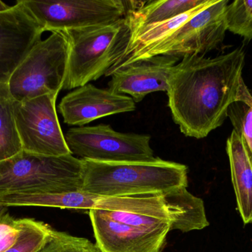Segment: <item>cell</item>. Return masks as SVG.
Wrapping results in <instances>:
<instances>
[{
  "label": "cell",
  "instance_id": "16",
  "mask_svg": "<svg viewBox=\"0 0 252 252\" xmlns=\"http://www.w3.org/2000/svg\"><path fill=\"white\" fill-rule=\"evenodd\" d=\"M207 0H158L143 2L139 8L127 13L133 31L158 22L170 20L192 10ZM133 34V33H132Z\"/></svg>",
  "mask_w": 252,
  "mask_h": 252
},
{
  "label": "cell",
  "instance_id": "24",
  "mask_svg": "<svg viewBox=\"0 0 252 252\" xmlns=\"http://www.w3.org/2000/svg\"><path fill=\"white\" fill-rule=\"evenodd\" d=\"M11 6H9L8 4H5L0 0V12L4 11V10H8L10 8Z\"/></svg>",
  "mask_w": 252,
  "mask_h": 252
},
{
  "label": "cell",
  "instance_id": "20",
  "mask_svg": "<svg viewBox=\"0 0 252 252\" xmlns=\"http://www.w3.org/2000/svg\"><path fill=\"white\" fill-rule=\"evenodd\" d=\"M52 230L44 222L22 218V230L17 241L4 252H38L48 241Z\"/></svg>",
  "mask_w": 252,
  "mask_h": 252
},
{
  "label": "cell",
  "instance_id": "25",
  "mask_svg": "<svg viewBox=\"0 0 252 252\" xmlns=\"http://www.w3.org/2000/svg\"><path fill=\"white\" fill-rule=\"evenodd\" d=\"M7 207H3V206L0 205V215L4 214V213H7Z\"/></svg>",
  "mask_w": 252,
  "mask_h": 252
},
{
  "label": "cell",
  "instance_id": "19",
  "mask_svg": "<svg viewBox=\"0 0 252 252\" xmlns=\"http://www.w3.org/2000/svg\"><path fill=\"white\" fill-rule=\"evenodd\" d=\"M228 118L234 130L244 140L252 158V95L244 79L240 84L236 101L228 109Z\"/></svg>",
  "mask_w": 252,
  "mask_h": 252
},
{
  "label": "cell",
  "instance_id": "4",
  "mask_svg": "<svg viewBox=\"0 0 252 252\" xmlns=\"http://www.w3.org/2000/svg\"><path fill=\"white\" fill-rule=\"evenodd\" d=\"M69 45L63 90H74L100 78L124 59L133 28L128 15L112 25L62 31Z\"/></svg>",
  "mask_w": 252,
  "mask_h": 252
},
{
  "label": "cell",
  "instance_id": "8",
  "mask_svg": "<svg viewBox=\"0 0 252 252\" xmlns=\"http://www.w3.org/2000/svg\"><path fill=\"white\" fill-rule=\"evenodd\" d=\"M69 45L64 34L51 33L37 42L10 76L7 85L16 102L63 90Z\"/></svg>",
  "mask_w": 252,
  "mask_h": 252
},
{
  "label": "cell",
  "instance_id": "18",
  "mask_svg": "<svg viewBox=\"0 0 252 252\" xmlns=\"http://www.w3.org/2000/svg\"><path fill=\"white\" fill-rule=\"evenodd\" d=\"M15 104L7 83L0 84V162L22 152L15 121Z\"/></svg>",
  "mask_w": 252,
  "mask_h": 252
},
{
  "label": "cell",
  "instance_id": "11",
  "mask_svg": "<svg viewBox=\"0 0 252 252\" xmlns=\"http://www.w3.org/2000/svg\"><path fill=\"white\" fill-rule=\"evenodd\" d=\"M58 96L47 93L16 102L15 121L24 152L50 157L72 155L58 118Z\"/></svg>",
  "mask_w": 252,
  "mask_h": 252
},
{
  "label": "cell",
  "instance_id": "22",
  "mask_svg": "<svg viewBox=\"0 0 252 252\" xmlns=\"http://www.w3.org/2000/svg\"><path fill=\"white\" fill-rule=\"evenodd\" d=\"M38 252H101L88 239L53 229L48 241Z\"/></svg>",
  "mask_w": 252,
  "mask_h": 252
},
{
  "label": "cell",
  "instance_id": "12",
  "mask_svg": "<svg viewBox=\"0 0 252 252\" xmlns=\"http://www.w3.org/2000/svg\"><path fill=\"white\" fill-rule=\"evenodd\" d=\"M44 32L19 1L0 12V84L8 82Z\"/></svg>",
  "mask_w": 252,
  "mask_h": 252
},
{
  "label": "cell",
  "instance_id": "10",
  "mask_svg": "<svg viewBox=\"0 0 252 252\" xmlns=\"http://www.w3.org/2000/svg\"><path fill=\"white\" fill-rule=\"evenodd\" d=\"M72 155L100 162H147L157 158L150 135L123 133L109 124L70 128L64 134Z\"/></svg>",
  "mask_w": 252,
  "mask_h": 252
},
{
  "label": "cell",
  "instance_id": "6",
  "mask_svg": "<svg viewBox=\"0 0 252 252\" xmlns=\"http://www.w3.org/2000/svg\"><path fill=\"white\" fill-rule=\"evenodd\" d=\"M229 0H216L181 25L176 31L151 47L133 52L109 71L110 76L121 67L157 56H176L182 59L188 55H203L217 49L223 43L227 28L226 9Z\"/></svg>",
  "mask_w": 252,
  "mask_h": 252
},
{
  "label": "cell",
  "instance_id": "21",
  "mask_svg": "<svg viewBox=\"0 0 252 252\" xmlns=\"http://www.w3.org/2000/svg\"><path fill=\"white\" fill-rule=\"evenodd\" d=\"M227 31L239 35L246 42L252 40V1L235 0L226 9Z\"/></svg>",
  "mask_w": 252,
  "mask_h": 252
},
{
  "label": "cell",
  "instance_id": "9",
  "mask_svg": "<svg viewBox=\"0 0 252 252\" xmlns=\"http://www.w3.org/2000/svg\"><path fill=\"white\" fill-rule=\"evenodd\" d=\"M43 31L56 32L112 25L136 10L140 1L122 0H20Z\"/></svg>",
  "mask_w": 252,
  "mask_h": 252
},
{
  "label": "cell",
  "instance_id": "23",
  "mask_svg": "<svg viewBox=\"0 0 252 252\" xmlns=\"http://www.w3.org/2000/svg\"><path fill=\"white\" fill-rule=\"evenodd\" d=\"M22 226V218H15L8 212L0 215V252H5L16 243Z\"/></svg>",
  "mask_w": 252,
  "mask_h": 252
},
{
  "label": "cell",
  "instance_id": "2",
  "mask_svg": "<svg viewBox=\"0 0 252 252\" xmlns=\"http://www.w3.org/2000/svg\"><path fill=\"white\" fill-rule=\"evenodd\" d=\"M4 207H43L74 210H100L151 216L171 223L173 230L185 232L209 226L202 199L187 187L166 194L110 197L82 192L63 194H13L0 198Z\"/></svg>",
  "mask_w": 252,
  "mask_h": 252
},
{
  "label": "cell",
  "instance_id": "14",
  "mask_svg": "<svg viewBox=\"0 0 252 252\" xmlns=\"http://www.w3.org/2000/svg\"><path fill=\"white\" fill-rule=\"evenodd\" d=\"M181 60L171 56H157L121 67L111 74L109 89L129 95L135 103L154 92H167L172 68Z\"/></svg>",
  "mask_w": 252,
  "mask_h": 252
},
{
  "label": "cell",
  "instance_id": "1",
  "mask_svg": "<svg viewBox=\"0 0 252 252\" xmlns=\"http://www.w3.org/2000/svg\"><path fill=\"white\" fill-rule=\"evenodd\" d=\"M245 58L239 47L214 58L188 55L172 68L168 105L185 136L204 139L223 124L229 106L236 101Z\"/></svg>",
  "mask_w": 252,
  "mask_h": 252
},
{
  "label": "cell",
  "instance_id": "3",
  "mask_svg": "<svg viewBox=\"0 0 252 252\" xmlns=\"http://www.w3.org/2000/svg\"><path fill=\"white\" fill-rule=\"evenodd\" d=\"M81 192L101 196L166 194L188 187V169L159 158L147 162H100L82 159Z\"/></svg>",
  "mask_w": 252,
  "mask_h": 252
},
{
  "label": "cell",
  "instance_id": "13",
  "mask_svg": "<svg viewBox=\"0 0 252 252\" xmlns=\"http://www.w3.org/2000/svg\"><path fill=\"white\" fill-rule=\"evenodd\" d=\"M136 103L131 97L101 89L91 83L74 89L61 101L59 110L63 122L75 127L109 115L133 112Z\"/></svg>",
  "mask_w": 252,
  "mask_h": 252
},
{
  "label": "cell",
  "instance_id": "7",
  "mask_svg": "<svg viewBox=\"0 0 252 252\" xmlns=\"http://www.w3.org/2000/svg\"><path fill=\"white\" fill-rule=\"evenodd\" d=\"M90 220L101 252H161L171 223L151 216L93 210Z\"/></svg>",
  "mask_w": 252,
  "mask_h": 252
},
{
  "label": "cell",
  "instance_id": "5",
  "mask_svg": "<svg viewBox=\"0 0 252 252\" xmlns=\"http://www.w3.org/2000/svg\"><path fill=\"white\" fill-rule=\"evenodd\" d=\"M83 167L82 159L72 155L43 156L22 151L0 162V198L81 192Z\"/></svg>",
  "mask_w": 252,
  "mask_h": 252
},
{
  "label": "cell",
  "instance_id": "15",
  "mask_svg": "<svg viewBox=\"0 0 252 252\" xmlns=\"http://www.w3.org/2000/svg\"><path fill=\"white\" fill-rule=\"evenodd\" d=\"M226 153L236 197L244 225L252 223V158L241 136L235 130L226 141Z\"/></svg>",
  "mask_w": 252,
  "mask_h": 252
},
{
  "label": "cell",
  "instance_id": "17",
  "mask_svg": "<svg viewBox=\"0 0 252 252\" xmlns=\"http://www.w3.org/2000/svg\"><path fill=\"white\" fill-rule=\"evenodd\" d=\"M215 1H216V0H207L204 4L195 7L192 10L183 13L180 16L170 19V20L153 24V25H146V26L142 27V28L133 31L130 44H129L127 51H126L125 56H124L123 60H124L127 56H129L133 52L143 50V49L151 47V46L155 44L156 43L161 41V39L167 36L169 34L176 31L178 28L183 25L187 21L189 20L192 16H195V14L199 13L200 11L204 10L206 7H208L210 4L214 3Z\"/></svg>",
  "mask_w": 252,
  "mask_h": 252
}]
</instances>
